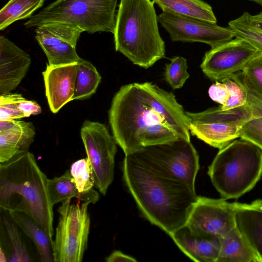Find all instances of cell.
<instances>
[{
  "label": "cell",
  "instance_id": "cell-20",
  "mask_svg": "<svg viewBox=\"0 0 262 262\" xmlns=\"http://www.w3.org/2000/svg\"><path fill=\"white\" fill-rule=\"evenodd\" d=\"M235 221L237 228L262 262V211L254 201L240 203Z\"/></svg>",
  "mask_w": 262,
  "mask_h": 262
},
{
  "label": "cell",
  "instance_id": "cell-21",
  "mask_svg": "<svg viewBox=\"0 0 262 262\" xmlns=\"http://www.w3.org/2000/svg\"><path fill=\"white\" fill-rule=\"evenodd\" d=\"M208 94L225 110L245 105L247 99L246 88L236 74L215 81L210 86Z\"/></svg>",
  "mask_w": 262,
  "mask_h": 262
},
{
  "label": "cell",
  "instance_id": "cell-1",
  "mask_svg": "<svg viewBox=\"0 0 262 262\" xmlns=\"http://www.w3.org/2000/svg\"><path fill=\"white\" fill-rule=\"evenodd\" d=\"M113 136L125 155L179 138L190 140L189 123L175 96L150 82L124 85L108 112Z\"/></svg>",
  "mask_w": 262,
  "mask_h": 262
},
{
  "label": "cell",
  "instance_id": "cell-14",
  "mask_svg": "<svg viewBox=\"0 0 262 262\" xmlns=\"http://www.w3.org/2000/svg\"><path fill=\"white\" fill-rule=\"evenodd\" d=\"M257 51L247 41L235 37L206 52L200 67L210 80L221 81L242 71Z\"/></svg>",
  "mask_w": 262,
  "mask_h": 262
},
{
  "label": "cell",
  "instance_id": "cell-13",
  "mask_svg": "<svg viewBox=\"0 0 262 262\" xmlns=\"http://www.w3.org/2000/svg\"><path fill=\"white\" fill-rule=\"evenodd\" d=\"M83 31L71 24L48 22L37 27L35 38L46 54L48 64L60 66L78 62L76 46Z\"/></svg>",
  "mask_w": 262,
  "mask_h": 262
},
{
  "label": "cell",
  "instance_id": "cell-29",
  "mask_svg": "<svg viewBox=\"0 0 262 262\" xmlns=\"http://www.w3.org/2000/svg\"><path fill=\"white\" fill-rule=\"evenodd\" d=\"M236 75L246 85L262 97V52L258 51Z\"/></svg>",
  "mask_w": 262,
  "mask_h": 262
},
{
  "label": "cell",
  "instance_id": "cell-24",
  "mask_svg": "<svg viewBox=\"0 0 262 262\" xmlns=\"http://www.w3.org/2000/svg\"><path fill=\"white\" fill-rule=\"evenodd\" d=\"M260 262L236 226L221 239L216 262Z\"/></svg>",
  "mask_w": 262,
  "mask_h": 262
},
{
  "label": "cell",
  "instance_id": "cell-7",
  "mask_svg": "<svg viewBox=\"0 0 262 262\" xmlns=\"http://www.w3.org/2000/svg\"><path fill=\"white\" fill-rule=\"evenodd\" d=\"M89 204H71L69 199L58 208L59 217L52 243L54 262L82 261L90 229Z\"/></svg>",
  "mask_w": 262,
  "mask_h": 262
},
{
  "label": "cell",
  "instance_id": "cell-30",
  "mask_svg": "<svg viewBox=\"0 0 262 262\" xmlns=\"http://www.w3.org/2000/svg\"><path fill=\"white\" fill-rule=\"evenodd\" d=\"M70 171L80 193L89 192L94 190L93 168L88 158L74 162Z\"/></svg>",
  "mask_w": 262,
  "mask_h": 262
},
{
  "label": "cell",
  "instance_id": "cell-37",
  "mask_svg": "<svg viewBox=\"0 0 262 262\" xmlns=\"http://www.w3.org/2000/svg\"><path fill=\"white\" fill-rule=\"evenodd\" d=\"M249 21L262 30V11L257 14L252 15L245 12Z\"/></svg>",
  "mask_w": 262,
  "mask_h": 262
},
{
  "label": "cell",
  "instance_id": "cell-15",
  "mask_svg": "<svg viewBox=\"0 0 262 262\" xmlns=\"http://www.w3.org/2000/svg\"><path fill=\"white\" fill-rule=\"evenodd\" d=\"M77 71V62L51 66L42 72L46 95L51 112L57 113L73 100Z\"/></svg>",
  "mask_w": 262,
  "mask_h": 262
},
{
  "label": "cell",
  "instance_id": "cell-39",
  "mask_svg": "<svg viewBox=\"0 0 262 262\" xmlns=\"http://www.w3.org/2000/svg\"><path fill=\"white\" fill-rule=\"evenodd\" d=\"M249 1L255 2L262 6V0H249Z\"/></svg>",
  "mask_w": 262,
  "mask_h": 262
},
{
  "label": "cell",
  "instance_id": "cell-19",
  "mask_svg": "<svg viewBox=\"0 0 262 262\" xmlns=\"http://www.w3.org/2000/svg\"><path fill=\"white\" fill-rule=\"evenodd\" d=\"M21 232L9 212L1 208L0 253L6 255L8 261H33Z\"/></svg>",
  "mask_w": 262,
  "mask_h": 262
},
{
  "label": "cell",
  "instance_id": "cell-36",
  "mask_svg": "<svg viewBox=\"0 0 262 262\" xmlns=\"http://www.w3.org/2000/svg\"><path fill=\"white\" fill-rule=\"evenodd\" d=\"M105 261L107 262L115 261H131L136 262L137 260L128 255H126L120 251L115 250L108 256L106 257Z\"/></svg>",
  "mask_w": 262,
  "mask_h": 262
},
{
  "label": "cell",
  "instance_id": "cell-4",
  "mask_svg": "<svg viewBox=\"0 0 262 262\" xmlns=\"http://www.w3.org/2000/svg\"><path fill=\"white\" fill-rule=\"evenodd\" d=\"M158 17L151 0H120L116 16L115 50L147 69L165 57Z\"/></svg>",
  "mask_w": 262,
  "mask_h": 262
},
{
  "label": "cell",
  "instance_id": "cell-25",
  "mask_svg": "<svg viewBox=\"0 0 262 262\" xmlns=\"http://www.w3.org/2000/svg\"><path fill=\"white\" fill-rule=\"evenodd\" d=\"M162 11L216 23L210 5L202 0H152Z\"/></svg>",
  "mask_w": 262,
  "mask_h": 262
},
{
  "label": "cell",
  "instance_id": "cell-27",
  "mask_svg": "<svg viewBox=\"0 0 262 262\" xmlns=\"http://www.w3.org/2000/svg\"><path fill=\"white\" fill-rule=\"evenodd\" d=\"M45 1L10 0L0 11V30L5 29L15 21L30 18Z\"/></svg>",
  "mask_w": 262,
  "mask_h": 262
},
{
  "label": "cell",
  "instance_id": "cell-8",
  "mask_svg": "<svg viewBox=\"0 0 262 262\" xmlns=\"http://www.w3.org/2000/svg\"><path fill=\"white\" fill-rule=\"evenodd\" d=\"M133 152L165 175L195 187L199 157L190 140L179 138Z\"/></svg>",
  "mask_w": 262,
  "mask_h": 262
},
{
  "label": "cell",
  "instance_id": "cell-38",
  "mask_svg": "<svg viewBox=\"0 0 262 262\" xmlns=\"http://www.w3.org/2000/svg\"><path fill=\"white\" fill-rule=\"evenodd\" d=\"M256 207L262 211V200H257L254 201Z\"/></svg>",
  "mask_w": 262,
  "mask_h": 262
},
{
  "label": "cell",
  "instance_id": "cell-3",
  "mask_svg": "<svg viewBox=\"0 0 262 262\" xmlns=\"http://www.w3.org/2000/svg\"><path fill=\"white\" fill-rule=\"evenodd\" d=\"M48 180L29 151L0 163V208L27 213L52 239L53 205Z\"/></svg>",
  "mask_w": 262,
  "mask_h": 262
},
{
  "label": "cell",
  "instance_id": "cell-2",
  "mask_svg": "<svg viewBox=\"0 0 262 262\" xmlns=\"http://www.w3.org/2000/svg\"><path fill=\"white\" fill-rule=\"evenodd\" d=\"M125 185L143 216L169 236L185 225L198 196L195 187L155 169L135 152L122 163Z\"/></svg>",
  "mask_w": 262,
  "mask_h": 262
},
{
  "label": "cell",
  "instance_id": "cell-17",
  "mask_svg": "<svg viewBox=\"0 0 262 262\" xmlns=\"http://www.w3.org/2000/svg\"><path fill=\"white\" fill-rule=\"evenodd\" d=\"M35 128L31 122L0 121V163L28 151Z\"/></svg>",
  "mask_w": 262,
  "mask_h": 262
},
{
  "label": "cell",
  "instance_id": "cell-28",
  "mask_svg": "<svg viewBox=\"0 0 262 262\" xmlns=\"http://www.w3.org/2000/svg\"><path fill=\"white\" fill-rule=\"evenodd\" d=\"M228 25L235 37L244 39L262 52V30L249 21L245 12L239 17L230 21Z\"/></svg>",
  "mask_w": 262,
  "mask_h": 262
},
{
  "label": "cell",
  "instance_id": "cell-32",
  "mask_svg": "<svg viewBox=\"0 0 262 262\" xmlns=\"http://www.w3.org/2000/svg\"><path fill=\"white\" fill-rule=\"evenodd\" d=\"M22 95L8 93L0 95V121H10L25 118L18 108Z\"/></svg>",
  "mask_w": 262,
  "mask_h": 262
},
{
  "label": "cell",
  "instance_id": "cell-5",
  "mask_svg": "<svg viewBox=\"0 0 262 262\" xmlns=\"http://www.w3.org/2000/svg\"><path fill=\"white\" fill-rule=\"evenodd\" d=\"M208 174L222 198L237 199L262 176V148L245 139L233 140L220 149Z\"/></svg>",
  "mask_w": 262,
  "mask_h": 262
},
{
  "label": "cell",
  "instance_id": "cell-11",
  "mask_svg": "<svg viewBox=\"0 0 262 262\" xmlns=\"http://www.w3.org/2000/svg\"><path fill=\"white\" fill-rule=\"evenodd\" d=\"M239 204L223 198L198 196L186 225L198 236L221 239L236 226L235 215Z\"/></svg>",
  "mask_w": 262,
  "mask_h": 262
},
{
  "label": "cell",
  "instance_id": "cell-33",
  "mask_svg": "<svg viewBox=\"0 0 262 262\" xmlns=\"http://www.w3.org/2000/svg\"><path fill=\"white\" fill-rule=\"evenodd\" d=\"M239 137L262 148V117H251L246 121L241 128Z\"/></svg>",
  "mask_w": 262,
  "mask_h": 262
},
{
  "label": "cell",
  "instance_id": "cell-31",
  "mask_svg": "<svg viewBox=\"0 0 262 262\" xmlns=\"http://www.w3.org/2000/svg\"><path fill=\"white\" fill-rule=\"evenodd\" d=\"M187 60L182 56H174L165 65L164 77L173 90L182 88L189 77Z\"/></svg>",
  "mask_w": 262,
  "mask_h": 262
},
{
  "label": "cell",
  "instance_id": "cell-12",
  "mask_svg": "<svg viewBox=\"0 0 262 262\" xmlns=\"http://www.w3.org/2000/svg\"><path fill=\"white\" fill-rule=\"evenodd\" d=\"M158 17L172 41L200 42L213 48L234 37L229 27H220L215 23L165 11Z\"/></svg>",
  "mask_w": 262,
  "mask_h": 262
},
{
  "label": "cell",
  "instance_id": "cell-10",
  "mask_svg": "<svg viewBox=\"0 0 262 262\" xmlns=\"http://www.w3.org/2000/svg\"><path fill=\"white\" fill-rule=\"evenodd\" d=\"M80 135L93 168L95 186L105 195L114 179L117 144L106 126L96 121H84Z\"/></svg>",
  "mask_w": 262,
  "mask_h": 262
},
{
  "label": "cell",
  "instance_id": "cell-16",
  "mask_svg": "<svg viewBox=\"0 0 262 262\" xmlns=\"http://www.w3.org/2000/svg\"><path fill=\"white\" fill-rule=\"evenodd\" d=\"M30 55L6 37L0 36V95L10 93L30 68Z\"/></svg>",
  "mask_w": 262,
  "mask_h": 262
},
{
  "label": "cell",
  "instance_id": "cell-23",
  "mask_svg": "<svg viewBox=\"0 0 262 262\" xmlns=\"http://www.w3.org/2000/svg\"><path fill=\"white\" fill-rule=\"evenodd\" d=\"M48 188L51 202L55 204L65 202L75 198L79 202L95 204L99 200V193L95 189L86 193H80L70 171L67 170L60 177L49 179Z\"/></svg>",
  "mask_w": 262,
  "mask_h": 262
},
{
  "label": "cell",
  "instance_id": "cell-26",
  "mask_svg": "<svg viewBox=\"0 0 262 262\" xmlns=\"http://www.w3.org/2000/svg\"><path fill=\"white\" fill-rule=\"evenodd\" d=\"M101 76L94 66L83 59L77 62V71L73 100L91 97L100 83Z\"/></svg>",
  "mask_w": 262,
  "mask_h": 262
},
{
  "label": "cell",
  "instance_id": "cell-35",
  "mask_svg": "<svg viewBox=\"0 0 262 262\" xmlns=\"http://www.w3.org/2000/svg\"><path fill=\"white\" fill-rule=\"evenodd\" d=\"M18 108L25 117L37 115L41 112L39 105L34 101L29 100L22 96L18 102Z\"/></svg>",
  "mask_w": 262,
  "mask_h": 262
},
{
  "label": "cell",
  "instance_id": "cell-22",
  "mask_svg": "<svg viewBox=\"0 0 262 262\" xmlns=\"http://www.w3.org/2000/svg\"><path fill=\"white\" fill-rule=\"evenodd\" d=\"M9 212V211H8ZM24 234L33 243L42 262H53V240L43 227L32 217L21 211L9 212Z\"/></svg>",
  "mask_w": 262,
  "mask_h": 262
},
{
  "label": "cell",
  "instance_id": "cell-9",
  "mask_svg": "<svg viewBox=\"0 0 262 262\" xmlns=\"http://www.w3.org/2000/svg\"><path fill=\"white\" fill-rule=\"evenodd\" d=\"M185 113L190 133L219 149L239 137L243 125L252 117L245 105L226 110L219 106L199 113Z\"/></svg>",
  "mask_w": 262,
  "mask_h": 262
},
{
  "label": "cell",
  "instance_id": "cell-18",
  "mask_svg": "<svg viewBox=\"0 0 262 262\" xmlns=\"http://www.w3.org/2000/svg\"><path fill=\"white\" fill-rule=\"evenodd\" d=\"M179 249L197 262H216L221 248V239L198 236L185 224L170 236Z\"/></svg>",
  "mask_w": 262,
  "mask_h": 262
},
{
  "label": "cell",
  "instance_id": "cell-6",
  "mask_svg": "<svg viewBox=\"0 0 262 262\" xmlns=\"http://www.w3.org/2000/svg\"><path fill=\"white\" fill-rule=\"evenodd\" d=\"M117 4V0H56L32 16L24 25L31 28L48 22H61L91 34H113Z\"/></svg>",
  "mask_w": 262,
  "mask_h": 262
},
{
  "label": "cell",
  "instance_id": "cell-34",
  "mask_svg": "<svg viewBox=\"0 0 262 262\" xmlns=\"http://www.w3.org/2000/svg\"><path fill=\"white\" fill-rule=\"evenodd\" d=\"M244 84L247 93V102L245 104L247 109L252 117H262V97L244 83Z\"/></svg>",
  "mask_w": 262,
  "mask_h": 262
}]
</instances>
